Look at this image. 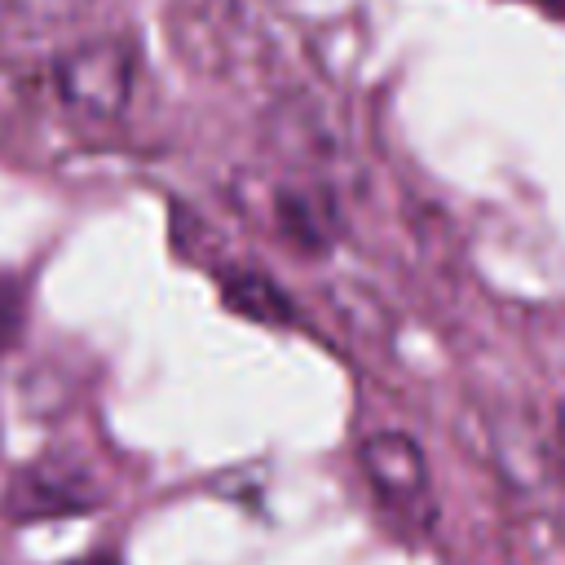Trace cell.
Listing matches in <instances>:
<instances>
[{"label":"cell","mask_w":565,"mask_h":565,"mask_svg":"<svg viewBox=\"0 0 565 565\" xmlns=\"http://www.w3.org/2000/svg\"><path fill=\"white\" fill-rule=\"evenodd\" d=\"M132 44L128 40H88L75 44L57 66H53V88L57 102L79 115V119H119L132 93Z\"/></svg>","instance_id":"cell-1"},{"label":"cell","mask_w":565,"mask_h":565,"mask_svg":"<svg viewBox=\"0 0 565 565\" xmlns=\"http://www.w3.org/2000/svg\"><path fill=\"white\" fill-rule=\"evenodd\" d=\"M97 503L93 481L79 468L66 463H40L26 468L22 477H13L9 494H4V516L9 521H49V516H79Z\"/></svg>","instance_id":"cell-2"},{"label":"cell","mask_w":565,"mask_h":565,"mask_svg":"<svg viewBox=\"0 0 565 565\" xmlns=\"http://www.w3.org/2000/svg\"><path fill=\"white\" fill-rule=\"evenodd\" d=\"M362 472L371 481V490L397 508V512H419L428 499V468L419 446L406 433H371L358 450Z\"/></svg>","instance_id":"cell-3"},{"label":"cell","mask_w":565,"mask_h":565,"mask_svg":"<svg viewBox=\"0 0 565 565\" xmlns=\"http://www.w3.org/2000/svg\"><path fill=\"white\" fill-rule=\"evenodd\" d=\"M0 4L26 31H62L93 9V0H0Z\"/></svg>","instance_id":"cell-4"},{"label":"cell","mask_w":565,"mask_h":565,"mask_svg":"<svg viewBox=\"0 0 565 565\" xmlns=\"http://www.w3.org/2000/svg\"><path fill=\"white\" fill-rule=\"evenodd\" d=\"M230 305L243 309V313H252V318H269V322L287 318V305H282V296L269 287V278H234Z\"/></svg>","instance_id":"cell-5"},{"label":"cell","mask_w":565,"mask_h":565,"mask_svg":"<svg viewBox=\"0 0 565 565\" xmlns=\"http://www.w3.org/2000/svg\"><path fill=\"white\" fill-rule=\"evenodd\" d=\"M22 335V291L18 282L0 278V353Z\"/></svg>","instance_id":"cell-6"},{"label":"cell","mask_w":565,"mask_h":565,"mask_svg":"<svg viewBox=\"0 0 565 565\" xmlns=\"http://www.w3.org/2000/svg\"><path fill=\"white\" fill-rule=\"evenodd\" d=\"M552 450H556V468L565 472V406L556 415V433H552Z\"/></svg>","instance_id":"cell-7"},{"label":"cell","mask_w":565,"mask_h":565,"mask_svg":"<svg viewBox=\"0 0 565 565\" xmlns=\"http://www.w3.org/2000/svg\"><path fill=\"white\" fill-rule=\"evenodd\" d=\"M525 4H534V9H543L552 18H565V0H525Z\"/></svg>","instance_id":"cell-8"},{"label":"cell","mask_w":565,"mask_h":565,"mask_svg":"<svg viewBox=\"0 0 565 565\" xmlns=\"http://www.w3.org/2000/svg\"><path fill=\"white\" fill-rule=\"evenodd\" d=\"M75 565H115V561H106V556H93V561H75Z\"/></svg>","instance_id":"cell-9"}]
</instances>
